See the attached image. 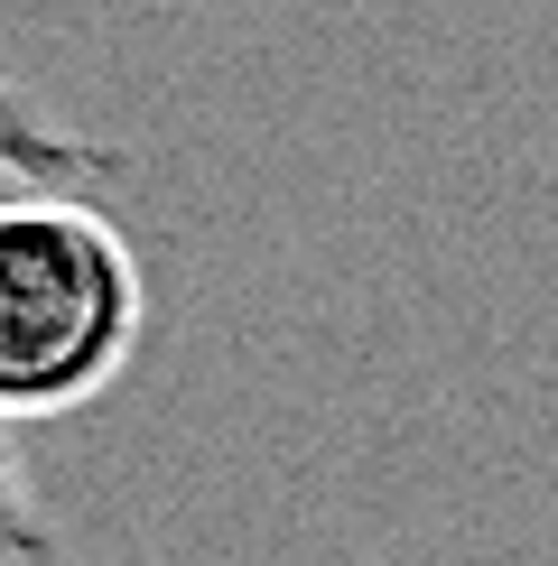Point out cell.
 <instances>
[{
	"label": "cell",
	"mask_w": 558,
	"mask_h": 566,
	"mask_svg": "<svg viewBox=\"0 0 558 566\" xmlns=\"http://www.w3.org/2000/svg\"><path fill=\"white\" fill-rule=\"evenodd\" d=\"M149 335V270L103 205L29 186L0 196V418L93 409Z\"/></svg>",
	"instance_id": "cell-1"
},
{
	"label": "cell",
	"mask_w": 558,
	"mask_h": 566,
	"mask_svg": "<svg viewBox=\"0 0 558 566\" xmlns=\"http://www.w3.org/2000/svg\"><path fill=\"white\" fill-rule=\"evenodd\" d=\"M112 168H122V149L75 139L29 84L0 75V177H10V186H93V177H112Z\"/></svg>",
	"instance_id": "cell-2"
},
{
	"label": "cell",
	"mask_w": 558,
	"mask_h": 566,
	"mask_svg": "<svg viewBox=\"0 0 558 566\" xmlns=\"http://www.w3.org/2000/svg\"><path fill=\"white\" fill-rule=\"evenodd\" d=\"M0 566H56V530H46L38 474H29V455H19L10 418H0Z\"/></svg>",
	"instance_id": "cell-3"
}]
</instances>
